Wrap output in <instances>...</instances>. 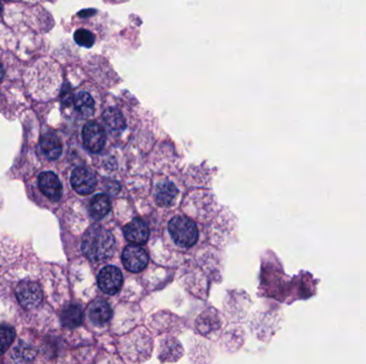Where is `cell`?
Masks as SVG:
<instances>
[{"instance_id": "cell-10", "label": "cell", "mask_w": 366, "mask_h": 364, "mask_svg": "<svg viewBox=\"0 0 366 364\" xmlns=\"http://www.w3.org/2000/svg\"><path fill=\"white\" fill-rule=\"evenodd\" d=\"M88 315L93 324L101 326L110 322L112 312L108 302L103 299H97L88 308Z\"/></svg>"}, {"instance_id": "cell-17", "label": "cell", "mask_w": 366, "mask_h": 364, "mask_svg": "<svg viewBox=\"0 0 366 364\" xmlns=\"http://www.w3.org/2000/svg\"><path fill=\"white\" fill-rule=\"evenodd\" d=\"M36 357V351L32 345L25 342H20L12 351V358L15 362H30Z\"/></svg>"}, {"instance_id": "cell-15", "label": "cell", "mask_w": 366, "mask_h": 364, "mask_svg": "<svg viewBox=\"0 0 366 364\" xmlns=\"http://www.w3.org/2000/svg\"><path fill=\"white\" fill-rule=\"evenodd\" d=\"M103 120L106 126L112 132H122L126 126V119H124V114L119 110L116 109V108H110V109L106 110L103 114Z\"/></svg>"}, {"instance_id": "cell-9", "label": "cell", "mask_w": 366, "mask_h": 364, "mask_svg": "<svg viewBox=\"0 0 366 364\" xmlns=\"http://www.w3.org/2000/svg\"><path fill=\"white\" fill-rule=\"evenodd\" d=\"M124 236L132 244H146L149 238V228L142 220H134L129 222L124 229Z\"/></svg>"}, {"instance_id": "cell-6", "label": "cell", "mask_w": 366, "mask_h": 364, "mask_svg": "<svg viewBox=\"0 0 366 364\" xmlns=\"http://www.w3.org/2000/svg\"><path fill=\"white\" fill-rule=\"evenodd\" d=\"M122 262L124 267L132 273H140L146 269L149 263V257L146 250L137 245L126 247L122 253Z\"/></svg>"}, {"instance_id": "cell-8", "label": "cell", "mask_w": 366, "mask_h": 364, "mask_svg": "<svg viewBox=\"0 0 366 364\" xmlns=\"http://www.w3.org/2000/svg\"><path fill=\"white\" fill-rule=\"evenodd\" d=\"M39 186H40L41 191L48 199L54 202L60 199L61 194H63V186H61L60 181L55 173H50V171L43 173L39 177Z\"/></svg>"}, {"instance_id": "cell-14", "label": "cell", "mask_w": 366, "mask_h": 364, "mask_svg": "<svg viewBox=\"0 0 366 364\" xmlns=\"http://www.w3.org/2000/svg\"><path fill=\"white\" fill-rule=\"evenodd\" d=\"M73 103H74L75 109L85 118L93 116L95 112V101H93V96L90 95L88 92H79L74 96Z\"/></svg>"}, {"instance_id": "cell-4", "label": "cell", "mask_w": 366, "mask_h": 364, "mask_svg": "<svg viewBox=\"0 0 366 364\" xmlns=\"http://www.w3.org/2000/svg\"><path fill=\"white\" fill-rule=\"evenodd\" d=\"M124 278L122 271L115 266H106L98 276V284L108 295H115L122 290Z\"/></svg>"}, {"instance_id": "cell-1", "label": "cell", "mask_w": 366, "mask_h": 364, "mask_svg": "<svg viewBox=\"0 0 366 364\" xmlns=\"http://www.w3.org/2000/svg\"><path fill=\"white\" fill-rule=\"evenodd\" d=\"M81 249L88 259L102 263L112 257L115 251V238L103 226L93 224L84 235Z\"/></svg>"}, {"instance_id": "cell-7", "label": "cell", "mask_w": 366, "mask_h": 364, "mask_svg": "<svg viewBox=\"0 0 366 364\" xmlns=\"http://www.w3.org/2000/svg\"><path fill=\"white\" fill-rule=\"evenodd\" d=\"M106 136L103 128L96 122L86 124L83 130V142L90 152L99 153L105 145Z\"/></svg>"}, {"instance_id": "cell-21", "label": "cell", "mask_w": 366, "mask_h": 364, "mask_svg": "<svg viewBox=\"0 0 366 364\" xmlns=\"http://www.w3.org/2000/svg\"><path fill=\"white\" fill-rule=\"evenodd\" d=\"M4 74H5V72H4L3 65H1V62H0V81L3 79Z\"/></svg>"}, {"instance_id": "cell-2", "label": "cell", "mask_w": 366, "mask_h": 364, "mask_svg": "<svg viewBox=\"0 0 366 364\" xmlns=\"http://www.w3.org/2000/svg\"><path fill=\"white\" fill-rule=\"evenodd\" d=\"M169 233L176 244L181 247L194 246L198 239V229L195 222L185 216H176L169 224Z\"/></svg>"}, {"instance_id": "cell-22", "label": "cell", "mask_w": 366, "mask_h": 364, "mask_svg": "<svg viewBox=\"0 0 366 364\" xmlns=\"http://www.w3.org/2000/svg\"><path fill=\"white\" fill-rule=\"evenodd\" d=\"M0 13H1V5H0Z\"/></svg>"}, {"instance_id": "cell-13", "label": "cell", "mask_w": 366, "mask_h": 364, "mask_svg": "<svg viewBox=\"0 0 366 364\" xmlns=\"http://www.w3.org/2000/svg\"><path fill=\"white\" fill-rule=\"evenodd\" d=\"M83 322V310L79 304H69L61 313V323L65 328L74 329Z\"/></svg>"}, {"instance_id": "cell-11", "label": "cell", "mask_w": 366, "mask_h": 364, "mask_svg": "<svg viewBox=\"0 0 366 364\" xmlns=\"http://www.w3.org/2000/svg\"><path fill=\"white\" fill-rule=\"evenodd\" d=\"M178 189L171 182H163L155 188V198L157 203L163 208H169L177 198Z\"/></svg>"}, {"instance_id": "cell-18", "label": "cell", "mask_w": 366, "mask_h": 364, "mask_svg": "<svg viewBox=\"0 0 366 364\" xmlns=\"http://www.w3.org/2000/svg\"><path fill=\"white\" fill-rule=\"evenodd\" d=\"M14 339H15V332L13 328L9 326H0V356L4 355L11 346Z\"/></svg>"}, {"instance_id": "cell-3", "label": "cell", "mask_w": 366, "mask_h": 364, "mask_svg": "<svg viewBox=\"0 0 366 364\" xmlns=\"http://www.w3.org/2000/svg\"><path fill=\"white\" fill-rule=\"evenodd\" d=\"M16 297L22 308L32 310L42 302V290L36 282L22 281L16 288Z\"/></svg>"}, {"instance_id": "cell-16", "label": "cell", "mask_w": 366, "mask_h": 364, "mask_svg": "<svg viewBox=\"0 0 366 364\" xmlns=\"http://www.w3.org/2000/svg\"><path fill=\"white\" fill-rule=\"evenodd\" d=\"M110 200L106 195H97L93 197L90 203V215L93 220H100L110 210Z\"/></svg>"}, {"instance_id": "cell-19", "label": "cell", "mask_w": 366, "mask_h": 364, "mask_svg": "<svg viewBox=\"0 0 366 364\" xmlns=\"http://www.w3.org/2000/svg\"><path fill=\"white\" fill-rule=\"evenodd\" d=\"M74 41L79 45V46L93 47L96 42L95 36L93 32H90L87 29H79L75 32Z\"/></svg>"}, {"instance_id": "cell-12", "label": "cell", "mask_w": 366, "mask_h": 364, "mask_svg": "<svg viewBox=\"0 0 366 364\" xmlns=\"http://www.w3.org/2000/svg\"><path fill=\"white\" fill-rule=\"evenodd\" d=\"M40 147L43 155L51 161L58 159L63 152V145H61L58 137L51 133L45 134L41 138Z\"/></svg>"}, {"instance_id": "cell-20", "label": "cell", "mask_w": 366, "mask_h": 364, "mask_svg": "<svg viewBox=\"0 0 366 364\" xmlns=\"http://www.w3.org/2000/svg\"><path fill=\"white\" fill-rule=\"evenodd\" d=\"M73 100H74V97H73L72 90H71L70 86L65 85L63 91H61V101H63L65 105H70Z\"/></svg>"}, {"instance_id": "cell-5", "label": "cell", "mask_w": 366, "mask_h": 364, "mask_svg": "<svg viewBox=\"0 0 366 364\" xmlns=\"http://www.w3.org/2000/svg\"><path fill=\"white\" fill-rule=\"evenodd\" d=\"M71 184L75 191L81 195H89L97 187V177L89 168L77 167L71 175Z\"/></svg>"}]
</instances>
